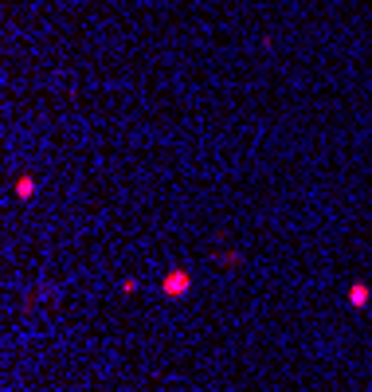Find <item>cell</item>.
Returning a JSON list of instances; mask_svg holds the SVG:
<instances>
[{
  "label": "cell",
  "mask_w": 372,
  "mask_h": 392,
  "mask_svg": "<svg viewBox=\"0 0 372 392\" xmlns=\"http://www.w3.org/2000/svg\"><path fill=\"white\" fill-rule=\"evenodd\" d=\"M188 287V279H184V271H180V279H169V294H177V290Z\"/></svg>",
  "instance_id": "cell-1"
}]
</instances>
